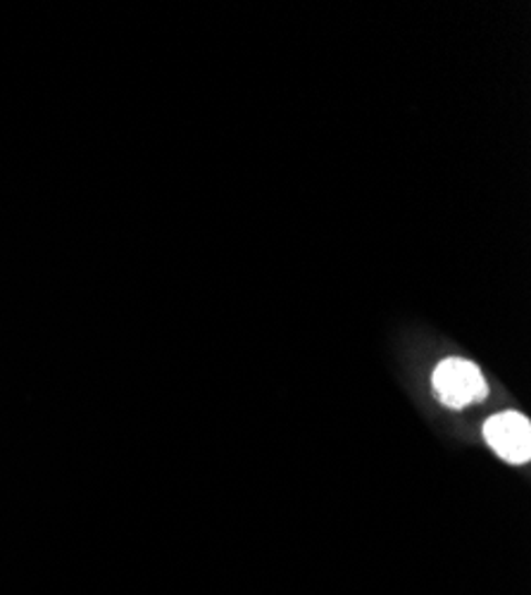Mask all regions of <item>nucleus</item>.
<instances>
[{"instance_id": "2", "label": "nucleus", "mask_w": 531, "mask_h": 595, "mask_svg": "<svg viewBox=\"0 0 531 595\" xmlns=\"http://www.w3.org/2000/svg\"><path fill=\"white\" fill-rule=\"evenodd\" d=\"M484 438L491 450L510 465H524L531 457V422L522 412H498L484 424Z\"/></svg>"}, {"instance_id": "1", "label": "nucleus", "mask_w": 531, "mask_h": 595, "mask_svg": "<svg viewBox=\"0 0 531 595\" xmlns=\"http://www.w3.org/2000/svg\"><path fill=\"white\" fill-rule=\"evenodd\" d=\"M434 395L450 410H463L469 403H481L489 395L487 381L475 362L448 358L434 370Z\"/></svg>"}]
</instances>
